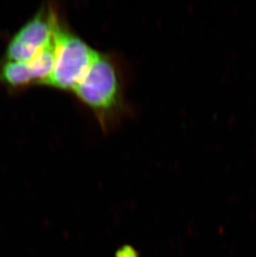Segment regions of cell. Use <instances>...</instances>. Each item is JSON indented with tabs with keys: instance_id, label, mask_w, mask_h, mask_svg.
<instances>
[{
	"instance_id": "2",
	"label": "cell",
	"mask_w": 256,
	"mask_h": 257,
	"mask_svg": "<svg viewBox=\"0 0 256 257\" xmlns=\"http://www.w3.org/2000/svg\"><path fill=\"white\" fill-rule=\"evenodd\" d=\"M73 91L95 111L106 112L112 108L117 102L118 82L111 61L97 54Z\"/></svg>"
},
{
	"instance_id": "1",
	"label": "cell",
	"mask_w": 256,
	"mask_h": 257,
	"mask_svg": "<svg viewBox=\"0 0 256 257\" xmlns=\"http://www.w3.org/2000/svg\"><path fill=\"white\" fill-rule=\"evenodd\" d=\"M55 62L53 72L44 85L63 90H74L86 74L97 53L74 34L60 25L55 32Z\"/></svg>"
},
{
	"instance_id": "5",
	"label": "cell",
	"mask_w": 256,
	"mask_h": 257,
	"mask_svg": "<svg viewBox=\"0 0 256 257\" xmlns=\"http://www.w3.org/2000/svg\"><path fill=\"white\" fill-rule=\"evenodd\" d=\"M115 257H140V254L133 245H123L116 250Z\"/></svg>"
},
{
	"instance_id": "4",
	"label": "cell",
	"mask_w": 256,
	"mask_h": 257,
	"mask_svg": "<svg viewBox=\"0 0 256 257\" xmlns=\"http://www.w3.org/2000/svg\"><path fill=\"white\" fill-rule=\"evenodd\" d=\"M0 80L11 87H24L34 82V78L28 61H9L0 70Z\"/></svg>"
},
{
	"instance_id": "3",
	"label": "cell",
	"mask_w": 256,
	"mask_h": 257,
	"mask_svg": "<svg viewBox=\"0 0 256 257\" xmlns=\"http://www.w3.org/2000/svg\"><path fill=\"white\" fill-rule=\"evenodd\" d=\"M58 25L52 10H40L11 39L6 51L8 59L13 62L30 60L53 41Z\"/></svg>"
}]
</instances>
